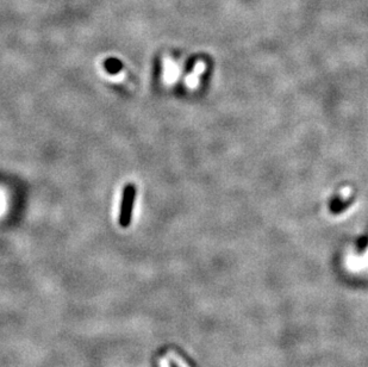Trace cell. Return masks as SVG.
<instances>
[{
    "mask_svg": "<svg viewBox=\"0 0 368 367\" xmlns=\"http://www.w3.org/2000/svg\"><path fill=\"white\" fill-rule=\"evenodd\" d=\"M159 367H170L168 359H159Z\"/></svg>",
    "mask_w": 368,
    "mask_h": 367,
    "instance_id": "3957f363",
    "label": "cell"
},
{
    "mask_svg": "<svg viewBox=\"0 0 368 367\" xmlns=\"http://www.w3.org/2000/svg\"><path fill=\"white\" fill-rule=\"evenodd\" d=\"M167 358L169 359L170 361H173V363L175 364L176 366L178 367H190V365L185 361L182 358L180 357V355H178L176 353H174V352H168L167 353Z\"/></svg>",
    "mask_w": 368,
    "mask_h": 367,
    "instance_id": "7a4b0ae2",
    "label": "cell"
},
{
    "mask_svg": "<svg viewBox=\"0 0 368 367\" xmlns=\"http://www.w3.org/2000/svg\"><path fill=\"white\" fill-rule=\"evenodd\" d=\"M136 198V187L134 185H126L123 191V197H122L121 212H120V224L123 228L129 227L131 222L132 209H134Z\"/></svg>",
    "mask_w": 368,
    "mask_h": 367,
    "instance_id": "6da1fadb",
    "label": "cell"
}]
</instances>
